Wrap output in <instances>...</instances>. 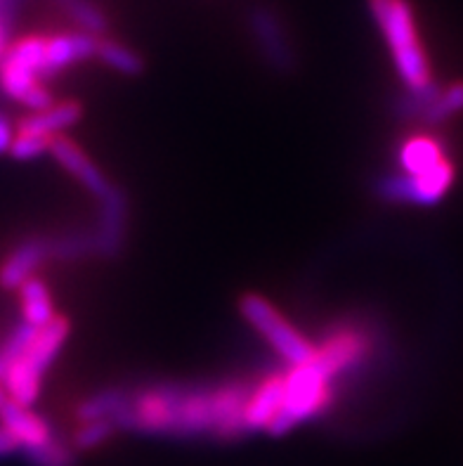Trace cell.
Masks as SVG:
<instances>
[{
	"label": "cell",
	"instance_id": "cell-5",
	"mask_svg": "<svg viewBox=\"0 0 463 466\" xmlns=\"http://www.w3.org/2000/svg\"><path fill=\"white\" fill-rule=\"evenodd\" d=\"M331 384L334 381L315 365V360L306 362V365L288 367L282 410L270 424L267 433L284 436V433H288L303 421L322 414L328 408L331 398H334Z\"/></svg>",
	"mask_w": 463,
	"mask_h": 466
},
{
	"label": "cell",
	"instance_id": "cell-10",
	"mask_svg": "<svg viewBox=\"0 0 463 466\" xmlns=\"http://www.w3.org/2000/svg\"><path fill=\"white\" fill-rule=\"evenodd\" d=\"M97 204H100V218H97V228L90 232L93 254L102 258H116L124 248L126 232H128V199L124 189L114 185L109 195L97 199Z\"/></svg>",
	"mask_w": 463,
	"mask_h": 466
},
{
	"label": "cell",
	"instance_id": "cell-8",
	"mask_svg": "<svg viewBox=\"0 0 463 466\" xmlns=\"http://www.w3.org/2000/svg\"><path fill=\"white\" fill-rule=\"evenodd\" d=\"M374 353V337L369 329L357 325H338L328 331L319 346H315V365L331 381L340 374L355 372Z\"/></svg>",
	"mask_w": 463,
	"mask_h": 466
},
{
	"label": "cell",
	"instance_id": "cell-26",
	"mask_svg": "<svg viewBox=\"0 0 463 466\" xmlns=\"http://www.w3.org/2000/svg\"><path fill=\"white\" fill-rule=\"evenodd\" d=\"M34 334H35V327L26 325L24 319L10 331V337H7L5 341H3V346H0V379H3L7 367H10L12 362L17 360L19 355L24 353V349L29 346Z\"/></svg>",
	"mask_w": 463,
	"mask_h": 466
},
{
	"label": "cell",
	"instance_id": "cell-18",
	"mask_svg": "<svg viewBox=\"0 0 463 466\" xmlns=\"http://www.w3.org/2000/svg\"><path fill=\"white\" fill-rule=\"evenodd\" d=\"M19 301H22V315L26 325L41 329L50 319H55L53 296L41 279L31 278L29 282H24L19 287Z\"/></svg>",
	"mask_w": 463,
	"mask_h": 466
},
{
	"label": "cell",
	"instance_id": "cell-4",
	"mask_svg": "<svg viewBox=\"0 0 463 466\" xmlns=\"http://www.w3.org/2000/svg\"><path fill=\"white\" fill-rule=\"evenodd\" d=\"M43 59L45 38L41 35H26L12 43L5 57L0 59V88L29 112H43L55 105L53 93L43 86Z\"/></svg>",
	"mask_w": 463,
	"mask_h": 466
},
{
	"label": "cell",
	"instance_id": "cell-19",
	"mask_svg": "<svg viewBox=\"0 0 463 466\" xmlns=\"http://www.w3.org/2000/svg\"><path fill=\"white\" fill-rule=\"evenodd\" d=\"M128 402V389H102L100 393L86 398L76 408L78 421H95V420H109L116 421L118 414L126 410Z\"/></svg>",
	"mask_w": 463,
	"mask_h": 466
},
{
	"label": "cell",
	"instance_id": "cell-29",
	"mask_svg": "<svg viewBox=\"0 0 463 466\" xmlns=\"http://www.w3.org/2000/svg\"><path fill=\"white\" fill-rule=\"evenodd\" d=\"M15 128H12L10 118L5 114H0V154H10L12 140H15Z\"/></svg>",
	"mask_w": 463,
	"mask_h": 466
},
{
	"label": "cell",
	"instance_id": "cell-13",
	"mask_svg": "<svg viewBox=\"0 0 463 466\" xmlns=\"http://www.w3.org/2000/svg\"><path fill=\"white\" fill-rule=\"evenodd\" d=\"M284 384H287V372L265 377L258 386H253L251 396H248L247 402V410H244V426H247V433H267L270 424L275 421L279 410H282Z\"/></svg>",
	"mask_w": 463,
	"mask_h": 466
},
{
	"label": "cell",
	"instance_id": "cell-25",
	"mask_svg": "<svg viewBox=\"0 0 463 466\" xmlns=\"http://www.w3.org/2000/svg\"><path fill=\"white\" fill-rule=\"evenodd\" d=\"M116 433V424L109 420L81 421L74 433V450H95L105 445Z\"/></svg>",
	"mask_w": 463,
	"mask_h": 466
},
{
	"label": "cell",
	"instance_id": "cell-6",
	"mask_svg": "<svg viewBox=\"0 0 463 466\" xmlns=\"http://www.w3.org/2000/svg\"><path fill=\"white\" fill-rule=\"evenodd\" d=\"M239 313L279 353V358L288 362V367L306 365L315 358V343L307 341L265 296H241Z\"/></svg>",
	"mask_w": 463,
	"mask_h": 466
},
{
	"label": "cell",
	"instance_id": "cell-2",
	"mask_svg": "<svg viewBox=\"0 0 463 466\" xmlns=\"http://www.w3.org/2000/svg\"><path fill=\"white\" fill-rule=\"evenodd\" d=\"M369 12L386 38L405 90H426L435 86L409 0H369Z\"/></svg>",
	"mask_w": 463,
	"mask_h": 466
},
{
	"label": "cell",
	"instance_id": "cell-27",
	"mask_svg": "<svg viewBox=\"0 0 463 466\" xmlns=\"http://www.w3.org/2000/svg\"><path fill=\"white\" fill-rule=\"evenodd\" d=\"M50 142H53V137L35 136V133H17L12 140L10 154L19 161L35 159V157L50 152Z\"/></svg>",
	"mask_w": 463,
	"mask_h": 466
},
{
	"label": "cell",
	"instance_id": "cell-1",
	"mask_svg": "<svg viewBox=\"0 0 463 466\" xmlns=\"http://www.w3.org/2000/svg\"><path fill=\"white\" fill-rule=\"evenodd\" d=\"M253 386L227 381L217 386L152 384L128 390L116 429L147 436H247L244 410Z\"/></svg>",
	"mask_w": 463,
	"mask_h": 466
},
{
	"label": "cell",
	"instance_id": "cell-9",
	"mask_svg": "<svg viewBox=\"0 0 463 466\" xmlns=\"http://www.w3.org/2000/svg\"><path fill=\"white\" fill-rule=\"evenodd\" d=\"M248 29H251L253 43L263 55L265 65L279 74H288L296 66L294 43L288 38L287 24L279 17V12L270 5H253L248 10Z\"/></svg>",
	"mask_w": 463,
	"mask_h": 466
},
{
	"label": "cell",
	"instance_id": "cell-11",
	"mask_svg": "<svg viewBox=\"0 0 463 466\" xmlns=\"http://www.w3.org/2000/svg\"><path fill=\"white\" fill-rule=\"evenodd\" d=\"M50 154H53L55 159H57V164L62 166L71 177H76L78 183L88 189L95 199H102V197L109 195V189L114 187V185L106 180L105 173L93 164V159H90L88 154L83 152L76 142L69 140V137H53V142H50Z\"/></svg>",
	"mask_w": 463,
	"mask_h": 466
},
{
	"label": "cell",
	"instance_id": "cell-14",
	"mask_svg": "<svg viewBox=\"0 0 463 466\" xmlns=\"http://www.w3.org/2000/svg\"><path fill=\"white\" fill-rule=\"evenodd\" d=\"M0 424L17 438L22 450L34 448V445H41L55 438L50 424L35 412H31V408H24V405L12 400L5 389H0Z\"/></svg>",
	"mask_w": 463,
	"mask_h": 466
},
{
	"label": "cell",
	"instance_id": "cell-21",
	"mask_svg": "<svg viewBox=\"0 0 463 466\" xmlns=\"http://www.w3.org/2000/svg\"><path fill=\"white\" fill-rule=\"evenodd\" d=\"M461 112H463V81H457L452 83V86H447V88L438 90V95L433 97L428 109L423 112L421 121L426 126H440Z\"/></svg>",
	"mask_w": 463,
	"mask_h": 466
},
{
	"label": "cell",
	"instance_id": "cell-17",
	"mask_svg": "<svg viewBox=\"0 0 463 466\" xmlns=\"http://www.w3.org/2000/svg\"><path fill=\"white\" fill-rule=\"evenodd\" d=\"M445 157L440 140L433 136H414L399 147V166L409 176L428 171L435 164H440Z\"/></svg>",
	"mask_w": 463,
	"mask_h": 466
},
{
	"label": "cell",
	"instance_id": "cell-28",
	"mask_svg": "<svg viewBox=\"0 0 463 466\" xmlns=\"http://www.w3.org/2000/svg\"><path fill=\"white\" fill-rule=\"evenodd\" d=\"M15 452H22V445L17 443V438L12 436L7 431L5 426L0 424V460H5V457H12Z\"/></svg>",
	"mask_w": 463,
	"mask_h": 466
},
{
	"label": "cell",
	"instance_id": "cell-7",
	"mask_svg": "<svg viewBox=\"0 0 463 466\" xmlns=\"http://www.w3.org/2000/svg\"><path fill=\"white\" fill-rule=\"evenodd\" d=\"M457 180V168L449 159H442L428 171L409 176V173H390L381 177L376 185V192L386 201L393 204H418V207H433L452 189Z\"/></svg>",
	"mask_w": 463,
	"mask_h": 466
},
{
	"label": "cell",
	"instance_id": "cell-22",
	"mask_svg": "<svg viewBox=\"0 0 463 466\" xmlns=\"http://www.w3.org/2000/svg\"><path fill=\"white\" fill-rule=\"evenodd\" d=\"M57 3L62 5V10L78 24V31L93 34L97 35V38L105 35L109 22H106L105 12L95 5V3H90V0H57Z\"/></svg>",
	"mask_w": 463,
	"mask_h": 466
},
{
	"label": "cell",
	"instance_id": "cell-24",
	"mask_svg": "<svg viewBox=\"0 0 463 466\" xmlns=\"http://www.w3.org/2000/svg\"><path fill=\"white\" fill-rule=\"evenodd\" d=\"M93 254L90 232H74V235L50 237V258L53 260H76Z\"/></svg>",
	"mask_w": 463,
	"mask_h": 466
},
{
	"label": "cell",
	"instance_id": "cell-23",
	"mask_svg": "<svg viewBox=\"0 0 463 466\" xmlns=\"http://www.w3.org/2000/svg\"><path fill=\"white\" fill-rule=\"evenodd\" d=\"M22 452L31 466H76V452L69 445L59 443L57 438L34 448H24Z\"/></svg>",
	"mask_w": 463,
	"mask_h": 466
},
{
	"label": "cell",
	"instance_id": "cell-16",
	"mask_svg": "<svg viewBox=\"0 0 463 466\" xmlns=\"http://www.w3.org/2000/svg\"><path fill=\"white\" fill-rule=\"evenodd\" d=\"M83 109L78 102L65 100L55 102L53 106H47L43 112H31L29 116L22 118L17 126V133H35V136L57 137L62 130L71 128L78 124Z\"/></svg>",
	"mask_w": 463,
	"mask_h": 466
},
{
	"label": "cell",
	"instance_id": "cell-30",
	"mask_svg": "<svg viewBox=\"0 0 463 466\" xmlns=\"http://www.w3.org/2000/svg\"><path fill=\"white\" fill-rule=\"evenodd\" d=\"M10 34H12V17L7 15H0V59L5 57V53L10 50Z\"/></svg>",
	"mask_w": 463,
	"mask_h": 466
},
{
	"label": "cell",
	"instance_id": "cell-31",
	"mask_svg": "<svg viewBox=\"0 0 463 466\" xmlns=\"http://www.w3.org/2000/svg\"><path fill=\"white\" fill-rule=\"evenodd\" d=\"M17 7H19V0H0V15L15 17Z\"/></svg>",
	"mask_w": 463,
	"mask_h": 466
},
{
	"label": "cell",
	"instance_id": "cell-20",
	"mask_svg": "<svg viewBox=\"0 0 463 466\" xmlns=\"http://www.w3.org/2000/svg\"><path fill=\"white\" fill-rule=\"evenodd\" d=\"M95 57L100 59L105 66H109V69L124 74V76H140L142 69H145V62H142V57L133 47H128L126 43L112 41L106 35L97 38Z\"/></svg>",
	"mask_w": 463,
	"mask_h": 466
},
{
	"label": "cell",
	"instance_id": "cell-3",
	"mask_svg": "<svg viewBox=\"0 0 463 466\" xmlns=\"http://www.w3.org/2000/svg\"><path fill=\"white\" fill-rule=\"evenodd\" d=\"M69 319L59 318V315H55V319H50L45 327L35 329L29 346L24 349L17 360L7 367L3 379H0V384L12 400L24 405V408H31L38 400L43 374H45L47 367L53 365L65 341L69 339Z\"/></svg>",
	"mask_w": 463,
	"mask_h": 466
},
{
	"label": "cell",
	"instance_id": "cell-32",
	"mask_svg": "<svg viewBox=\"0 0 463 466\" xmlns=\"http://www.w3.org/2000/svg\"><path fill=\"white\" fill-rule=\"evenodd\" d=\"M0 389H3V384H0Z\"/></svg>",
	"mask_w": 463,
	"mask_h": 466
},
{
	"label": "cell",
	"instance_id": "cell-12",
	"mask_svg": "<svg viewBox=\"0 0 463 466\" xmlns=\"http://www.w3.org/2000/svg\"><path fill=\"white\" fill-rule=\"evenodd\" d=\"M97 35L76 31V34H59L45 38V59H43V78H50L59 71L95 57Z\"/></svg>",
	"mask_w": 463,
	"mask_h": 466
},
{
	"label": "cell",
	"instance_id": "cell-15",
	"mask_svg": "<svg viewBox=\"0 0 463 466\" xmlns=\"http://www.w3.org/2000/svg\"><path fill=\"white\" fill-rule=\"evenodd\" d=\"M50 258V237H31L24 239L0 266V287L19 289L24 282L34 278V272Z\"/></svg>",
	"mask_w": 463,
	"mask_h": 466
}]
</instances>
